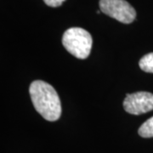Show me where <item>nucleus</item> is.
<instances>
[{
  "mask_svg": "<svg viewBox=\"0 0 153 153\" xmlns=\"http://www.w3.org/2000/svg\"><path fill=\"white\" fill-rule=\"evenodd\" d=\"M66 0H44V2L49 7H59Z\"/></svg>",
  "mask_w": 153,
  "mask_h": 153,
  "instance_id": "0eeeda50",
  "label": "nucleus"
},
{
  "mask_svg": "<svg viewBox=\"0 0 153 153\" xmlns=\"http://www.w3.org/2000/svg\"><path fill=\"white\" fill-rule=\"evenodd\" d=\"M123 108L129 114L141 115L153 110V94L136 92L128 94L123 101Z\"/></svg>",
  "mask_w": 153,
  "mask_h": 153,
  "instance_id": "20e7f679",
  "label": "nucleus"
},
{
  "mask_svg": "<svg viewBox=\"0 0 153 153\" xmlns=\"http://www.w3.org/2000/svg\"><path fill=\"white\" fill-rule=\"evenodd\" d=\"M62 44L70 54L78 59L84 60L90 54L93 39L90 33L85 29L71 27L63 34Z\"/></svg>",
  "mask_w": 153,
  "mask_h": 153,
  "instance_id": "f03ea898",
  "label": "nucleus"
},
{
  "mask_svg": "<svg viewBox=\"0 0 153 153\" xmlns=\"http://www.w3.org/2000/svg\"><path fill=\"white\" fill-rule=\"evenodd\" d=\"M100 11L118 22L129 24L134 21L136 11L125 0H100Z\"/></svg>",
  "mask_w": 153,
  "mask_h": 153,
  "instance_id": "7ed1b4c3",
  "label": "nucleus"
},
{
  "mask_svg": "<svg viewBox=\"0 0 153 153\" xmlns=\"http://www.w3.org/2000/svg\"><path fill=\"white\" fill-rule=\"evenodd\" d=\"M139 134L143 138L153 137V117L146 120L139 128Z\"/></svg>",
  "mask_w": 153,
  "mask_h": 153,
  "instance_id": "39448f33",
  "label": "nucleus"
},
{
  "mask_svg": "<svg viewBox=\"0 0 153 153\" xmlns=\"http://www.w3.org/2000/svg\"><path fill=\"white\" fill-rule=\"evenodd\" d=\"M139 66L144 71L153 73V53L144 55L140 60Z\"/></svg>",
  "mask_w": 153,
  "mask_h": 153,
  "instance_id": "423d86ee",
  "label": "nucleus"
},
{
  "mask_svg": "<svg viewBox=\"0 0 153 153\" xmlns=\"http://www.w3.org/2000/svg\"><path fill=\"white\" fill-rule=\"evenodd\" d=\"M29 93L35 110L44 119L55 122L61 115V104L55 89L48 82L42 80L33 81Z\"/></svg>",
  "mask_w": 153,
  "mask_h": 153,
  "instance_id": "f257e3e1",
  "label": "nucleus"
}]
</instances>
